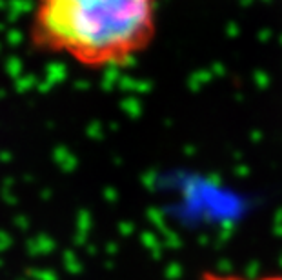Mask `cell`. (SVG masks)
<instances>
[{"label": "cell", "mask_w": 282, "mask_h": 280, "mask_svg": "<svg viewBox=\"0 0 282 280\" xmlns=\"http://www.w3.org/2000/svg\"><path fill=\"white\" fill-rule=\"evenodd\" d=\"M162 0H33L27 42L86 70L135 62L159 31Z\"/></svg>", "instance_id": "1"}, {"label": "cell", "mask_w": 282, "mask_h": 280, "mask_svg": "<svg viewBox=\"0 0 282 280\" xmlns=\"http://www.w3.org/2000/svg\"><path fill=\"white\" fill-rule=\"evenodd\" d=\"M199 280H251V279H244V277L230 273H218V271H204L199 277Z\"/></svg>", "instance_id": "2"}, {"label": "cell", "mask_w": 282, "mask_h": 280, "mask_svg": "<svg viewBox=\"0 0 282 280\" xmlns=\"http://www.w3.org/2000/svg\"><path fill=\"white\" fill-rule=\"evenodd\" d=\"M251 280H282V273H271V275H266V277H258V279H251Z\"/></svg>", "instance_id": "3"}]
</instances>
